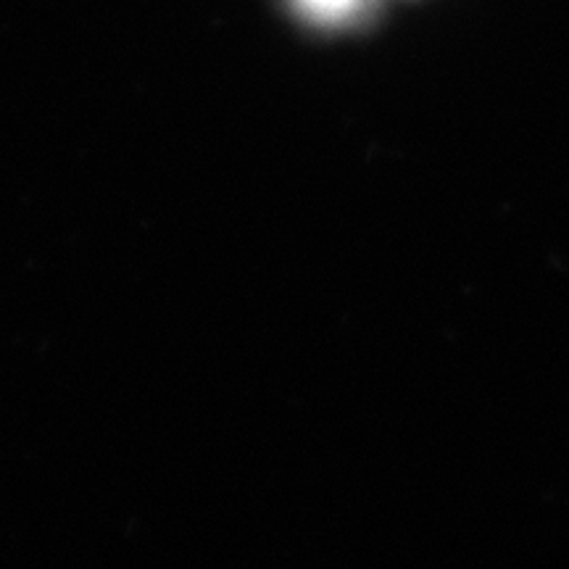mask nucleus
<instances>
[{
    "mask_svg": "<svg viewBox=\"0 0 569 569\" xmlns=\"http://www.w3.org/2000/svg\"><path fill=\"white\" fill-rule=\"evenodd\" d=\"M317 3H322V6H340V3H348V0H317Z\"/></svg>",
    "mask_w": 569,
    "mask_h": 569,
    "instance_id": "1",
    "label": "nucleus"
}]
</instances>
